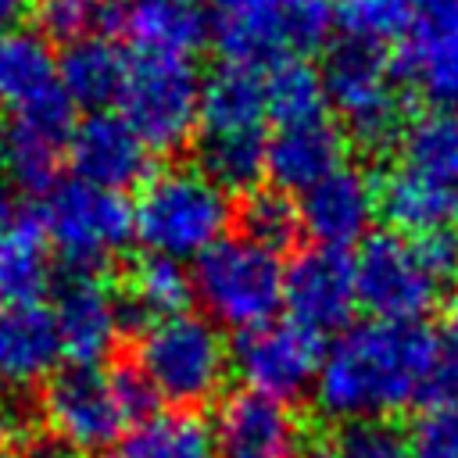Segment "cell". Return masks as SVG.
I'll use <instances>...</instances> for the list:
<instances>
[{
  "instance_id": "6",
  "label": "cell",
  "mask_w": 458,
  "mask_h": 458,
  "mask_svg": "<svg viewBox=\"0 0 458 458\" xmlns=\"http://www.w3.org/2000/svg\"><path fill=\"white\" fill-rule=\"evenodd\" d=\"M233 351L208 315L179 311L147 322L136 344V372L154 401L172 408H197L215 401L225 386Z\"/></svg>"
},
{
  "instance_id": "21",
  "label": "cell",
  "mask_w": 458,
  "mask_h": 458,
  "mask_svg": "<svg viewBox=\"0 0 458 458\" xmlns=\"http://www.w3.org/2000/svg\"><path fill=\"white\" fill-rule=\"evenodd\" d=\"M57 326L43 301H0V386L21 390L54 372Z\"/></svg>"
},
{
  "instance_id": "30",
  "label": "cell",
  "mask_w": 458,
  "mask_h": 458,
  "mask_svg": "<svg viewBox=\"0 0 458 458\" xmlns=\"http://www.w3.org/2000/svg\"><path fill=\"white\" fill-rule=\"evenodd\" d=\"M240 225L250 243L279 254L286 243L297 240L301 233V218H297V200H290L283 190H258L243 200L240 211Z\"/></svg>"
},
{
  "instance_id": "25",
  "label": "cell",
  "mask_w": 458,
  "mask_h": 458,
  "mask_svg": "<svg viewBox=\"0 0 458 458\" xmlns=\"http://www.w3.org/2000/svg\"><path fill=\"white\" fill-rule=\"evenodd\" d=\"M50 283V243L36 218L0 233V301H39Z\"/></svg>"
},
{
  "instance_id": "36",
  "label": "cell",
  "mask_w": 458,
  "mask_h": 458,
  "mask_svg": "<svg viewBox=\"0 0 458 458\" xmlns=\"http://www.w3.org/2000/svg\"><path fill=\"white\" fill-rule=\"evenodd\" d=\"M25 7H29V0H0V32H7L21 18Z\"/></svg>"
},
{
  "instance_id": "2",
  "label": "cell",
  "mask_w": 458,
  "mask_h": 458,
  "mask_svg": "<svg viewBox=\"0 0 458 458\" xmlns=\"http://www.w3.org/2000/svg\"><path fill=\"white\" fill-rule=\"evenodd\" d=\"M0 107L7 111V132L0 157L14 182L47 190L61 150L72 140V100L61 86L57 57L39 32H0Z\"/></svg>"
},
{
  "instance_id": "9",
  "label": "cell",
  "mask_w": 458,
  "mask_h": 458,
  "mask_svg": "<svg viewBox=\"0 0 458 458\" xmlns=\"http://www.w3.org/2000/svg\"><path fill=\"white\" fill-rule=\"evenodd\" d=\"M36 222L43 229L47 243L75 272H93V268L107 265L136 236L132 204L122 193L82 182L75 175L54 179V186L43 190Z\"/></svg>"
},
{
  "instance_id": "33",
  "label": "cell",
  "mask_w": 458,
  "mask_h": 458,
  "mask_svg": "<svg viewBox=\"0 0 458 458\" xmlns=\"http://www.w3.org/2000/svg\"><path fill=\"white\" fill-rule=\"evenodd\" d=\"M329 458H408V440L386 419H361L336 433Z\"/></svg>"
},
{
  "instance_id": "32",
  "label": "cell",
  "mask_w": 458,
  "mask_h": 458,
  "mask_svg": "<svg viewBox=\"0 0 458 458\" xmlns=\"http://www.w3.org/2000/svg\"><path fill=\"white\" fill-rule=\"evenodd\" d=\"M408 18V0H333V21H340L344 39L383 47L397 39Z\"/></svg>"
},
{
  "instance_id": "8",
  "label": "cell",
  "mask_w": 458,
  "mask_h": 458,
  "mask_svg": "<svg viewBox=\"0 0 458 458\" xmlns=\"http://www.w3.org/2000/svg\"><path fill=\"white\" fill-rule=\"evenodd\" d=\"M225 61L304 57L333 29V0H204Z\"/></svg>"
},
{
  "instance_id": "1",
  "label": "cell",
  "mask_w": 458,
  "mask_h": 458,
  "mask_svg": "<svg viewBox=\"0 0 458 458\" xmlns=\"http://www.w3.org/2000/svg\"><path fill=\"white\" fill-rule=\"evenodd\" d=\"M311 390L318 411L347 426L458 390V365L429 326L372 318L329 344Z\"/></svg>"
},
{
  "instance_id": "39",
  "label": "cell",
  "mask_w": 458,
  "mask_h": 458,
  "mask_svg": "<svg viewBox=\"0 0 458 458\" xmlns=\"http://www.w3.org/2000/svg\"><path fill=\"white\" fill-rule=\"evenodd\" d=\"M0 444H4V419H0Z\"/></svg>"
},
{
  "instance_id": "24",
  "label": "cell",
  "mask_w": 458,
  "mask_h": 458,
  "mask_svg": "<svg viewBox=\"0 0 458 458\" xmlns=\"http://www.w3.org/2000/svg\"><path fill=\"white\" fill-rule=\"evenodd\" d=\"M125 68H129V57L104 36H79L57 57V72L68 100L93 107V114L107 104H118Z\"/></svg>"
},
{
  "instance_id": "11",
  "label": "cell",
  "mask_w": 458,
  "mask_h": 458,
  "mask_svg": "<svg viewBox=\"0 0 458 458\" xmlns=\"http://www.w3.org/2000/svg\"><path fill=\"white\" fill-rule=\"evenodd\" d=\"M322 89L340 118V129H347L361 147L379 150L397 140L404 97L379 47L351 39L336 43L322 72Z\"/></svg>"
},
{
  "instance_id": "16",
  "label": "cell",
  "mask_w": 458,
  "mask_h": 458,
  "mask_svg": "<svg viewBox=\"0 0 458 458\" xmlns=\"http://www.w3.org/2000/svg\"><path fill=\"white\" fill-rule=\"evenodd\" d=\"M211 440L218 458H301L304 426L290 401L240 390L222 401Z\"/></svg>"
},
{
  "instance_id": "7",
  "label": "cell",
  "mask_w": 458,
  "mask_h": 458,
  "mask_svg": "<svg viewBox=\"0 0 458 458\" xmlns=\"http://www.w3.org/2000/svg\"><path fill=\"white\" fill-rule=\"evenodd\" d=\"M283 272L279 254L247 236H225L193 261L190 290L215 326L243 333L276 318L283 304Z\"/></svg>"
},
{
  "instance_id": "34",
  "label": "cell",
  "mask_w": 458,
  "mask_h": 458,
  "mask_svg": "<svg viewBox=\"0 0 458 458\" xmlns=\"http://www.w3.org/2000/svg\"><path fill=\"white\" fill-rule=\"evenodd\" d=\"M36 11L43 29L68 43L79 36H89V21L97 18L93 0H36Z\"/></svg>"
},
{
  "instance_id": "20",
  "label": "cell",
  "mask_w": 458,
  "mask_h": 458,
  "mask_svg": "<svg viewBox=\"0 0 458 458\" xmlns=\"http://www.w3.org/2000/svg\"><path fill=\"white\" fill-rule=\"evenodd\" d=\"M75 179L104 186V190H129L136 182H147L150 150L147 143L118 118V114H89L79 129H72L68 140Z\"/></svg>"
},
{
  "instance_id": "14",
  "label": "cell",
  "mask_w": 458,
  "mask_h": 458,
  "mask_svg": "<svg viewBox=\"0 0 458 458\" xmlns=\"http://www.w3.org/2000/svg\"><path fill=\"white\" fill-rule=\"evenodd\" d=\"M397 39L404 79L422 97L458 107V0H408Z\"/></svg>"
},
{
  "instance_id": "5",
  "label": "cell",
  "mask_w": 458,
  "mask_h": 458,
  "mask_svg": "<svg viewBox=\"0 0 458 458\" xmlns=\"http://www.w3.org/2000/svg\"><path fill=\"white\" fill-rule=\"evenodd\" d=\"M229 222V193L218 182H211L200 168L154 172L132 204V229L147 254L179 265L197 261L208 247L225 240Z\"/></svg>"
},
{
  "instance_id": "4",
  "label": "cell",
  "mask_w": 458,
  "mask_h": 458,
  "mask_svg": "<svg viewBox=\"0 0 458 458\" xmlns=\"http://www.w3.org/2000/svg\"><path fill=\"white\" fill-rule=\"evenodd\" d=\"M379 208L411 236L458 229V118L426 114L401 136V161L379 186Z\"/></svg>"
},
{
  "instance_id": "35",
  "label": "cell",
  "mask_w": 458,
  "mask_h": 458,
  "mask_svg": "<svg viewBox=\"0 0 458 458\" xmlns=\"http://www.w3.org/2000/svg\"><path fill=\"white\" fill-rule=\"evenodd\" d=\"M21 215H18V182L11 179V172H7V165H4V157H0V233L11 225V222H18Z\"/></svg>"
},
{
  "instance_id": "23",
  "label": "cell",
  "mask_w": 458,
  "mask_h": 458,
  "mask_svg": "<svg viewBox=\"0 0 458 458\" xmlns=\"http://www.w3.org/2000/svg\"><path fill=\"white\" fill-rule=\"evenodd\" d=\"M122 18L140 54L190 57L211 32L204 0H136Z\"/></svg>"
},
{
  "instance_id": "26",
  "label": "cell",
  "mask_w": 458,
  "mask_h": 458,
  "mask_svg": "<svg viewBox=\"0 0 458 458\" xmlns=\"http://www.w3.org/2000/svg\"><path fill=\"white\" fill-rule=\"evenodd\" d=\"M104 458H218L211 429L193 415H150Z\"/></svg>"
},
{
  "instance_id": "37",
  "label": "cell",
  "mask_w": 458,
  "mask_h": 458,
  "mask_svg": "<svg viewBox=\"0 0 458 458\" xmlns=\"http://www.w3.org/2000/svg\"><path fill=\"white\" fill-rule=\"evenodd\" d=\"M132 4H136V0H93L97 14H100V11H104V14H125Z\"/></svg>"
},
{
  "instance_id": "15",
  "label": "cell",
  "mask_w": 458,
  "mask_h": 458,
  "mask_svg": "<svg viewBox=\"0 0 458 458\" xmlns=\"http://www.w3.org/2000/svg\"><path fill=\"white\" fill-rule=\"evenodd\" d=\"M283 304L290 308V322L318 333L347 329L358 308L354 261L333 247H311L283 272Z\"/></svg>"
},
{
  "instance_id": "19",
  "label": "cell",
  "mask_w": 458,
  "mask_h": 458,
  "mask_svg": "<svg viewBox=\"0 0 458 458\" xmlns=\"http://www.w3.org/2000/svg\"><path fill=\"white\" fill-rule=\"evenodd\" d=\"M344 154H347V136L340 122H333L326 111L308 114L276 125V132L265 140V175H272L276 190L304 193L308 186L347 165Z\"/></svg>"
},
{
  "instance_id": "27",
  "label": "cell",
  "mask_w": 458,
  "mask_h": 458,
  "mask_svg": "<svg viewBox=\"0 0 458 458\" xmlns=\"http://www.w3.org/2000/svg\"><path fill=\"white\" fill-rule=\"evenodd\" d=\"M261 75H265L268 118L276 125L297 122V118H308V114H322V104H326L322 75L304 57L268 61V64H261Z\"/></svg>"
},
{
  "instance_id": "18",
  "label": "cell",
  "mask_w": 458,
  "mask_h": 458,
  "mask_svg": "<svg viewBox=\"0 0 458 458\" xmlns=\"http://www.w3.org/2000/svg\"><path fill=\"white\" fill-rule=\"evenodd\" d=\"M122 301L93 272H75L57 286L50 304L61 354H68L75 365H100L122 333Z\"/></svg>"
},
{
  "instance_id": "10",
  "label": "cell",
  "mask_w": 458,
  "mask_h": 458,
  "mask_svg": "<svg viewBox=\"0 0 458 458\" xmlns=\"http://www.w3.org/2000/svg\"><path fill=\"white\" fill-rule=\"evenodd\" d=\"M200 86L190 57L136 54L129 57L118 93V118L147 143V150L182 147L200 122Z\"/></svg>"
},
{
  "instance_id": "17",
  "label": "cell",
  "mask_w": 458,
  "mask_h": 458,
  "mask_svg": "<svg viewBox=\"0 0 458 458\" xmlns=\"http://www.w3.org/2000/svg\"><path fill=\"white\" fill-rule=\"evenodd\" d=\"M379 211V190L376 182L351 165H340L315 186H308L297 200L301 229L318 243L344 250L347 243H358L372 218Z\"/></svg>"
},
{
  "instance_id": "13",
  "label": "cell",
  "mask_w": 458,
  "mask_h": 458,
  "mask_svg": "<svg viewBox=\"0 0 458 458\" xmlns=\"http://www.w3.org/2000/svg\"><path fill=\"white\" fill-rule=\"evenodd\" d=\"M233 365L243 376L247 390H258L276 401H293L315 386L322 354L318 336L297 322H265L243 329L233 344Z\"/></svg>"
},
{
  "instance_id": "22",
  "label": "cell",
  "mask_w": 458,
  "mask_h": 458,
  "mask_svg": "<svg viewBox=\"0 0 458 458\" xmlns=\"http://www.w3.org/2000/svg\"><path fill=\"white\" fill-rule=\"evenodd\" d=\"M268 104L261 64L222 61L200 86L204 136H265Z\"/></svg>"
},
{
  "instance_id": "31",
  "label": "cell",
  "mask_w": 458,
  "mask_h": 458,
  "mask_svg": "<svg viewBox=\"0 0 458 458\" xmlns=\"http://www.w3.org/2000/svg\"><path fill=\"white\" fill-rule=\"evenodd\" d=\"M408 458H458V390L426 401L408 422Z\"/></svg>"
},
{
  "instance_id": "38",
  "label": "cell",
  "mask_w": 458,
  "mask_h": 458,
  "mask_svg": "<svg viewBox=\"0 0 458 458\" xmlns=\"http://www.w3.org/2000/svg\"><path fill=\"white\" fill-rule=\"evenodd\" d=\"M444 344H447V351H451V358H454V365H458V308H454V315H451V322H447Z\"/></svg>"
},
{
  "instance_id": "28",
  "label": "cell",
  "mask_w": 458,
  "mask_h": 458,
  "mask_svg": "<svg viewBox=\"0 0 458 458\" xmlns=\"http://www.w3.org/2000/svg\"><path fill=\"white\" fill-rule=\"evenodd\" d=\"M190 293H193L190 290V276L182 272L179 261L147 254L129 272V293H125V304L122 308H132L140 318L157 322V318H168V315L186 311Z\"/></svg>"
},
{
  "instance_id": "12",
  "label": "cell",
  "mask_w": 458,
  "mask_h": 458,
  "mask_svg": "<svg viewBox=\"0 0 458 458\" xmlns=\"http://www.w3.org/2000/svg\"><path fill=\"white\" fill-rule=\"evenodd\" d=\"M351 261L358 304L379 322H422L447 286L426 261L419 240L404 233L369 236Z\"/></svg>"
},
{
  "instance_id": "3",
  "label": "cell",
  "mask_w": 458,
  "mask_h": 458,
  "mask_svg": "<svg viewBox=\"0 0 458 458\" xmlns=\"http://www.w3.org/2000/svg\"><path fill=\"white\" fill-rule=\"evenodd\" d=\"M150 404L154 397L136 369L72 365L54 372L43 394V422L47 437L64 451L100 454L118 447L125 433L143 422Z\"/></svg>"
},
{
  "instance_id": "29",
  "label": "cell",
  "mask_w": 458,
  "mask_h": 458,
  "mask_svg": "<svg viewBox=\"0 0 458 458\" xmlns=\"http://www.w3.org/2000/svg\"><path fill=\"white\" fill-rule=\"evenodd\" d=\"M200 172L229 190H250L265 175V136H204L197 143Z\"/></svg>"
}]
</instances>
